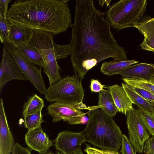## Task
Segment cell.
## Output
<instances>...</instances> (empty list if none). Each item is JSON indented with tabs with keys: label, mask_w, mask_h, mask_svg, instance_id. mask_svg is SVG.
Listing matches in <instances>:
<instances>
[{
	"label": "cell",
	"mask_w": 154,
	"mask_h": 154,
	"mask_svg": "<svg viewBox=\"0 0 154 154\" xmlns=\"http://www.w3.org/2000/svg\"><path fill=\"white\" fill-rule=\"evenodd\" d=\"M74 23L69 44L75 76L82 80L90 69L107 58L127 60L124 48L113 36L105 13L97 9L92 0H76Z\"/></svg>",
	"instance_id": "cell-1"
},
{
	"label": "cell",
	"mask_w": 154,
	"mask_h": 154,
	"mask_svg": "<svg viewBox=\"0 0 154 154\" xmlns=\"http://www.w3.org/2000/svg\"><path fill=\"white\" fill-rule=\"evenodd\" d=\"M68 0H16L7 17L13 24L49 32L54 35L72 24Z\"/></svg>",
	"instance_id": "cell-2"
},
{
	"label": "cell",
	"mask_w": 154,
	"mask_h": 154,
	"mask_svg": "<svg viewBox=\"0 0 154 154\" xmlns=\"http://www.w3.org/2000/svg\"><path fill=\"white\" fill-rule=\"evenodd\" d=\"M89 112V120L82 131L85 142L103 149L117 151L122 144L123 134L115 122L100 108Z\"/></svg>",
	"instance_id": "cell-3"
},
{
	"label": "cell",
	"mask_w": 154,
	"mask_h": 154,
	"mask_svg": "<svg viewBox=\"0 0 154 154\" xmlns=\"http://www.w3.org/2000/svg\"><path fill=\"white\" fill-rule=\"evenodd\" d=\"M30 43L38 50L43 60L44 72L49 79L50 85L61 79L60 69L57 60L65 58L71 54L69 45H59L54 42L52 34L46 31L34 29Z\"/></svg>",
	"instance_id": "cell-4"
},
{
	"label": "cell",
	"mask_w": 154,
	"mask_h": 154,
	"mask_svg": "<svg viewBox=\"0 0 154 154\" xmlns=\"http://www.w3.org/2000/svg\"><path fill=\"white\" fill-rule=\"evenodd\" d=\"M147 5L146 0H121L110 6L106 20L110 26L120 30L135 27L142 19Z\"/></svg>",
	"instance_id": "cell-5"
},
{
	"label": "cell",
	"mask_w": 154,
	"mask_h": 154,
	"mask_svg": "<svg viewBox=\"0 0 154 154\" xmlns=\"http://www.w3.org/2000/svg\"><path fill=\"white\" fill-rule=\"evenodd\" d=\"M82 80L75 76L68 75L47 89L45 97L47 101L63 103L79 109H85L82 101L84 91Z\"/></svg>",
	"instance_id": "cell-6"
},
{
	"label": "cell",
	"mask_w": 154,
	"mask_h": 154,
	"mask_svg": "<svg viewBox=\"0 0 154 154\" xmlns=\"http://www.w3.org/2000/svg\"><path fill=\"white\" fill-rule=\"evenodd\" d=\"M2 44L24 75L41 94H45L47 89L42 75L41 68H38L22 57L11 43L8 41Z\"/></svg>",
	"instance_id": "cell-7"
},
{
	"label": "cell",
	"mask_w": 154,
	"mask_h": 154,
	"mask_svg": "<svg viewBox=\"0 0 154 154\" xmlns=\"http://www.w3.org/2000/svg\"><path fill=\"white\" fill-rule=\"evenodd\" d=\"M126 117L129 140L136 152L142 153L145 142L150 135L137 109L133 107L127 112Z\"/></svg>",
	"instance_id": "cell-8"
},
{
	"label": "cell",
	"mask_w": 154,
	"mask_h": 154,
	"mask_svg": "<svg viewBox=\"0 0 154 154\" xmlns=\"http://www.w3.org/2000/svg\"><path fill=\"white\" fill-rule=\"evenodd\" d=\"M5 47L0 66V91L6 84L13 80L26 81L28 79L20 71L17 66Z\"/></svg>",
	"instance_id": "cell-9"
},
{
	"label": "cell",
	"mask_w": 154,
	"mask_h": 154,
	"mask_svg": "<svg viewBox=\"0 0 154 154\" xmlns=\"http://www.w3.org/2000/svg\"><path fill=\"white\" fill-rule=\"evenodd\" d=\"M85 142L82 132H74L65 131L58 134L55 140L54 145L58 151L64 154H72L81 149L82 144Z\"/></svg>",
	"instance_id": "cell-10"
},
{
	"label": "cell",
	"mask_w": 154,
	"mask_h": 154,
	"mask_svg": "<svg viewBox=\"0 0 154 154\" xmlns=\"http://www.w3.org/2000/svg\"><path fill=\"white\" fill-rule=\"evenodd\" d=\"M46 110L47 113L52 117L53 122L63 120L69 125L76 117L85 114L77 107L58 102L50 104Z\"/></svg>",
	"instance_id": "cell-11"
},
{
	"label": "cell",
	"mask_w": 154,
	"mask_h": 154,
	"mask_svg": "<svg viewBox=\"0 0 154 154\" xmlns=\"http://www.w3.org/2000/svg\"><path fill=\"white\" fill-rule=\"evenodd\" d=\"M25 141L31 150L36 151L41 154H46L50 147L54 145V141L50 139L41 126L35 129L28 131L25 135Z\"/></svg>",
	"instance_id": "cell-12"
},
{
	"label": "cell",
	"mask_w": 154,
	"mask_h": 154,
	"mask_svg": "<svg viewBox=\"0 0 154 154\" xmlns=\"http://www.w3.org/2000/svg\"><path fill=\"white\" fill-rule=\"evenodd\" d=\"M8 126L2 99L0 101V154H10L15 144Z\"/></svg>",
	"instance_id": "cell-13"
},
{
	"label": "cell",
	"mask_w": 154,
	"mask_h": 154,
	"mask_svg": "<svg viewBox=\"0 0 154 154\" xmlns=\"http://www.w3.org/2000/svg\"><path fill=\"white\" fill-rule=\"evenodd\" d=\"M144 36L140 46L145 50L154 52V17L145 16L135 26Z\"/></svg>",
	"instance_id": "cell-14"
},
{
	"label": "cell",
	"mask_w": 154,
	"mask_h": 154,
	"mask_svg": "<svg viewBox=\"0 0 154 154\" xmlns=\"http://www.w3.org/2000/svg\"><path fill=\"white\" fill-rule=\"evenodd\" d=\"M124 77L149 81L154 75V65L145 63L130 66L119 72Z\"/></svg>",
	"instance_id": "cell-15"
},
{
	"label": "cell",
	"mask_w": 154,
	"mask_h": 154,
	"mask_svg": "<svg viewBox=\"0 0 154 154\" xmlns=\"http://www.w3.org/2000/svg\"><path fill=\"white\" fill-rule=\"evenodd\" d=\"M119 112L124 113L132 107L133 102L130 98L123 87L117 85L110 86L108 88Z\"/></svg>",
	"instance_id": "cell-16"
},
{
	"label": "cell",
	"mask_w": 154,
	"mask_h": 154,
	"mask_svg": "<svg viewBox=\"0 0 154 154\" xmlns=\"http://www.w3.org/2000/svg\"><path fill=\"white\" fill-rule=\"evenodd\" d=\"M33 29L27 27L12 24L10 31L8 41L15 47L22 44L30 42L32 36Z\"/></svg>",
	"instance_id": "cell-17"
},
{
	"label": "cell",
	"mask_w": 154,
	"mask_h": 154,
	"mask_svg": "<svg viewBox=\"0 0 154 154\" xmlns=\"http://www.w3.org/2000/svg\"><path fill=\"white\" fill-rule=\"evenodd\" d=\"M15 48L17 51L25 59L34 65L43 67L44 62L40 53L30 42L27 44H21Z\"/></svg>",
	"instance_id": "cell-18"
},
{
	"label": "cell",
	"mask_w": 154,
	"mask_h": 154,
	"mask_svg": "<svg viewBox=\"0 0 154 154\" xmlns=\"http://www.w3.org/2000/svg\"><path fill=\"white\" fill-rule=\"evenodd\" d=\"M98 105L106 114L112 118L119 112L109 90L103 89L100 92Z\"/></svg>",
	"instance_id": "cell-19"
},
{
	"label": "cell",
	"mask_w": 154,
	"mask_h": 154,
	"mask_svg": "<svg viewBox=\"0 0 154 154\" xmlns=\"http://www.w3.org/2000/svg\"><path fill=\"white\" fill-rule=\"evenodd\" d=\"M138 62L134 60L105 62L102 64L100 71L103 74L112 75L119 74L126 67Z\"/></svg>",
	"instance_id": "cell-20"
},
{
	"label": "cell",
	"mask_w": 154,
	"mask_h": 154,
	"mask_svg": "<svg viewBox=\"0 0 154 154\" xmlns=\"http://www.w3.org/2000/svg\"><path fill=\"white\" fill-rule=\"evenodd\" d=\"M122 85L133 104L136 105L139 109L146 111L154 110V106L152 103L138 94L131 88L128 84L122 83Z\"/></svg>",
	"instance_id": "cell-21"
},
{
	"label": "cell",
	"mask_w": 154,
	"mask_h": 154,
	"mask_svg": "<svg viewBox=\"0 0 154 154\" xmlns=\"http://www.w3.org/2000/svg\"><path fill=\"white\" fill-rule=\"evenodd\" d=\"M43 100L36 94L31 97L23 106L22 115L24 117L42 110L44 107Z\"/></svg>",
	"instance_id": "cell-22"
},
{
	"label": "cell",
	"mask_w": 154,
	"mask_h": 154,
	"mask_svg": "<svg viewBox=\"0 0 154 154\" xmlns=\"http://www.w3.org/2000/svg\"><path fill=\"white\" fill-rule=\"evenodd\" d=\"M42 110L33 114L27 115L24 117V126L29 131L38 128L44 122Z\"/></svg>",
	"instance_id": "cell-23"
},
{
	"label": "cell",
	"mask_w": 154,
	"mask_h": 154,
	"mask_svg": "<svg viewBox=\"0 0 154 154\" xmlns=\"http://www.w3.org/2000/svg\"><path fill=\"white\" fill-rule=\"evenodd\" d=\"M137 110L149 134L154 136V110L146 111L139 108Z\"/></svg>",
	"instance_id": "cell-24"
},
{
	"label": "cell",
	"mask_w": 154,
	"mask_h": 154,
	"mask_svg": "<svg viewBox=\"0 0 154 154\" xmlns=\"http://www.w3.org/2000/svg\"><path fill=\"white\" fill-rule=\"evenodd\" d=\"M122 80L125 83L145 89L154 95V84L149 81L125 77L122 78Z\"/></svg>",
	"instance_id": "cell-25"
},
{
	"label": "cell",
	"mask_w": 154,
	"mask_h": 154,
	"mask_svg": "<svg viewBox=\"0 0 154 154\" xmlns=\"http://www.w3.org/2000/svg\"><path fill=\"white\" fill-rule=\"evenodd\" d=\"M12 23L7 17L0 16V38L1 42L8 41Z\"/></svg>",
	"instance_id": "cell-26"
},
{
	"label": "cell",
	"mask_w": 154,
	"mask_h": 154,
	"mask_svg": "<svg viewBox=\"0 0 154 154\" xmlns=\"http://www.w3.org/2000/svg\"><path fill=\"white\" fill-rule=\"evenodd\" d=\"M129 87L154 106V95L149 91L139 87L128 85Z\"/></svg>",
	"instance_id": "cell-27"
},
{
	"label": "cell",
	"mask_w": 154,
	"mask_h": 154,
	"mask_svg": "<svg viewBox=\"0 0 154 154\" xmlns=\"http://www.w3.org/2000/svg\"><path fill=\"white\" fill-rule=\"evenodd\" d=\"M121 150L122 154H136L132 145L129 139L125 134H123Z\"/></svg>",
	"instance_id": "cell-28"
},
{
	"label": "cell",
	"mask_w": 154,
	"mask_h": 154,
	"mask_svg": "<svg viewBox=\"0 0 154 154\" xmlns=\"http://www.w3.org/2000/svg\"><path fill=\"white\" fill-rule=\"evenodd\" d=\"M84 151L87 154H119L117 151L108 149H99L92 147L86 144Z\"/></svg>",
	"instance_id": "cell-29"
},
{
	"label": "cell",
	"mask_w": 154,
	"mask_h": 154,
	"mask_svg": "<svg viewBox=\"0 0 154 154\" xmlns=\"http://www.w3.org/2000/svg\"><path fill=\"white\" fill-rule=\"evenodd\" d=\"M143 152L144 154H154V136L149 137L145 141Z\"/></svg>",
	"instance_id": "cell-30"
},
{
	"label": "cell",
	"mask_w": 154,
	"mask_h": 154,
	"mask_svg": "<svg viewBox=\"0 0 154 154\" xmlns=\"http://www.w3.org/2000/svg\"><path fill=\"white\" fill-rule=\"evenodd\" d=\"M12 154H32L28 148L23 147L18 143H16Z\"/></svg>",
	"instance_id": "cell-31"
},
{
	"label": "cell",
	"mask_w": 154,
	"mask_h": 154,
	"mask_svg": "<svg viewBox=\"0 0 154 154\" xmlns=\"http://www.w3.org/2000/svg\"><path fill=\"white\" fill-rule=\"evenodd\" d=\"M103 86L97 80L92 79L90 87L92 92H100L103 89Z\"/></svg>",
	"instance_id": "cell-32"
},
{
	"label": "cell",
	"mask_w": 154,
	"mask_h": 154,
	"mask_svg": "<svg viewBox=\"0 0 154 154\" xmlns=\"http://www.w3.org/2000/svg\"><path fill=\"white\" fill-rule=\"evenodd\" d=\"M11 0H0V16L7 17L8 5Z\"/></svg>",
	"instance_id": "cell-33"
},
{
	"label": "cell",
	"mask_w": 154,
	"mask_h": 154,
	"mask_svg": "<svg viewBox=\"0 0 154 154\" xmlns=\"http://www.w3.org/2000/svg\"><path fill=\"white\" fill-rule=\"evenodd\" d=\"M72 154H83L81 149L78 150L73 152Z\"/></svg>",
	"instance_id": "cell-34"
},
{
	"label": "cell",
	"mask_w": 154,
	"mask_h": 154,
	"mask_svg": "<svg viewBox=\"0 0 154 154\" xmlns=\"http://www.w3.org/2000/svg\"><path fill=\"white\" fill-rule=\"evenodd\" d=\"M150 82L154 84V75L151 78L149 81Z\"/></svg>",
	"instance_id": "cell-35"
},
{
	"label": "cell",
	"mask_w": 154,
	"mask_h": 154,
	"mask_svg": "<svg viewBox=\"0 0 154 154\" xmlns=\"http://www.w3.org/2000/svg\"><path fill=\"white\" fill-rule=\"evenodd\" d=\"M56 154H64L63 153H62V152H61L60 151H57Z\"/></svg>",
	"instance_id": "cell-36"
},
{
	"label": "cell",
	"mask_w": 154,
	"mask_h": 154,
	"mask_svg": "<svg viewBox=\"0 0 154 154\" xmlns=\"http://www.w3.org/2000/svg\"><path fill=\"white\" fill-rule=\"evenodd\" d=\"M51 154V152H48L46 154Z\"/></svg>",
	"instance_id": "cell-37"
}]
</instances>
